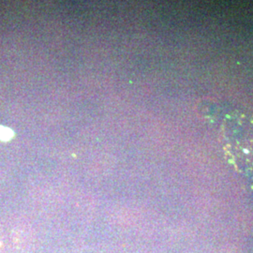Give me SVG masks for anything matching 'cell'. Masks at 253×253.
<instances>
[{"label": "cell", "mask_w": 253, "mask_h": 253, "mask_svg": "<svg viewBox=\"0 0 253 253\" xmlns=\"http://www.w3.org/2000/svg\"><path fill=\"white\" fill-rule=\"evenodd\" d=\"M13 136V131L6 126H0V140L9 141Z\"/></svg>", "instance_id": "1"}]
</instances>
